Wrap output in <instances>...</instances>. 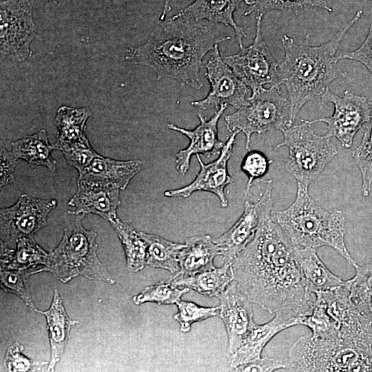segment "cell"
<instances>
[{"mask_svg":"<svg viewBox=\"0 0 372 372\" xmlns=\"http://www.w3.org/2000/svg\"><path fill=\"white\" fill-rule=\"evenodd\" d=\"M297 247L269 216L231 262L238 287L270 313L287 311L304 317L313 311L316 296L297 260Z\"/></svg>","mask_w":372,"mask_h":372,"instance_id":"6da1fadb","label":"cell"},{"mask_svg":"<svg viewBox=\"0 0 372 372\" xmlns=\"http://www.w3.org/2000/svg\"><path fill=\"white\" fill-rule=\"evenodd\" d=\"M230 37H217L200 23L171 19L152 32L143 45L126 50L128 62L145 65L157 80L172 79L183 85L203 87L200 70L205 56Z\"/></svg>","mask_w":372,"mask_h":372,"instance_id":"7a4b0ae2","label":"cell"},{"mask_svg":"<svg viewBox=\"0 0 372 372\" xmlns=\"http://www.w3.org/2000/svg\"><path fill=\"white\" fill-rule=\"evenodd\" d=\"M362 14V11L358 10L333 38L318 46L310 45L309 34L300 45L288 35L282 36L285 57L279 63L278 83L287 89L290 105L289 127L307 102L320 97L333 81L347 76L336 67V52L347 32Z\"/></svg>","mask_w":372,"mask_h":372,"instance_id":"3957f363","label":"cell"},{"mask_svg":"<svg viewBox=\"0 0 372 372\" xmlns=\"http://www.w3.org/2000/svg\"><path fill=\"white\" fill-rule=\"evenodd\" d=\"M287 360L288 371H372V316L350 309L337 336H302Z\"/></svg>","mask_w":372,"mask_h":372,"instance_id":"277c9868","label":"cell"},{"mask_svg":"<svg viewBox=\"0 0 372 372\" xmlns=\"http://www.w3.org/2000/svg\"><path fill=\"white\" fill-rule=\"evenodd\" d=\"M309 185L297 183L295 200L287 209L277 211L275 221L290 240L300 247H329L351 265L344 240L345 216L342 210L328 211L318 206L309 194Z\"/></svg>","mask_w":372,"mask_h":372,"instance_id":"5b68a950","label":"cell"},{"mask_svg":"<svg viewBox=\"0 0 372 372\" xmlns=\"http://www.w3.org/2000/svg\"><path fill=\"white\" fill-rule=\"evenodd\" d=\"M84 217L68 211L61 240L49 253L45 264L32 270L31 275L48 271L63 283L77 276L110 285L115 282L98 257L97 234L83 227Z\"/></svg>","mask_w":372,"mask_h":372,"instance_id":"8992f818","label":"cell"},{"mask_svg":"<svg viewBox=\"0 0 372 372\" xmlns=\"http://www.w3.org/2000/svg\"><path fill=\"white\" fill-rule=\"evenodd\" d=\"M282 85L275 83L262 87L251 96L242 107L225 116L226 127L230 134L242 132L245 136V148L251 150V136L268 131L281 130L289 127L290 105Z\"/></svg>","mask_w":372,"mask_h":372,"instance_id":"52a82bcc","label":"cell"},{"mask_svg":"<svg viewBox=\"0 0 372 372\" xmlns=\"http://www.w3.org/2000/svg\"><path fill=\"white\" fill-rule=\"evenodd\" d=\"M301 121L280 130L284 139L276 149L288 147L286 170L298 183L309 185L338 154V149L331 137L316 134L311 124Z\"/></svg>","mask_w":372,"mask_h":372,"instance_id":"ba28073f","label":"cell"},{"mask_svg":"<svg viewBox=\"0 0 372 372\" xmlns=\"http://www.w3.org/2000/svg\"><path fill=\"white\" fill-rule=\"evenodd\" d=\"M272 181L255 180L245 193L244 211L236 223L214 239L221 249L224 262H231L254 238L272 209Z\"/></svg>","mask_w":372,"mask_h":372,"instance_id":"9c48e42d","label":"cell"},{"mask_svg":"<svg viewBox=\"0 0 372 372\" xmlns=\"http://www.w3.org/2000/svg\"><path fill=\"white\" fill-rule=\"evenodd\" d=\"M262 16L256 17V34L252 44L240 48L238 53L223 55L224 61L236 76L251 91V94L267 84L278 83L279 63L270 52L261 31Z\"/></svg>","mask_w":372,"mask_h":372,"instance_id":"30bf717a","label":"cell"},{"mask_svg":"<svg viewBox=\"0 0 372 372\" xmlns=\"http://www.w3.org/2000/svg\"><path fill=\"white\" fill-rule=\"evenodd\" d=\"M321 104L332 103L334 112L329 117L305 120L309 124L324 122L327 124L326 135L335 137L344 148H350L355 134L364 123L369 122L372 102L363 96L356 95L348 90L342 96L332 92L328 87L320 96Z\"/></svg>","mask_w":372,"mask_h":372,"instance_id":"8fae6325","label":"cell"},{"mask_svg":"<svg viewBox=\"0 0 372 372\" xmlns=\"http://www.w3.org/2000/svg\"><path fill=\"white\" fill-rule=\"evenodd\" d=\"M37 28L28 0L1 2L0 51L2 59L22 62L30 56Z\"/></svg>","mask_w":372,"mask_h":372,"instance_id":"7c38bea8","label":"cell"},{"mask_svg":"<svg viewBox=\"0 0 372 372\" xmlns=\"http://www.w3.org/2000/svg\"><path fill=\"white\" fill-rule=\"evenodd\" d=\"M56 205L55 198L41 199L23 194L12 206L1 209V248L13 249L20 238L31 237L45 227L49 214Z\"/></svg>","mask_w":372,"mask_h":372,"instance_id":"4fadbf2b","label":"cell"},{"mask_svg":"<svg viewBox=\"0 0 372 372\" xmlns=\"http://www.w3.org/2000/svg\"><path fill=\"white\" fill-rule=\"evenodd\" d=\"M205 68V76L210 84L209 92L204 99L192 101V106L203 110H217L222 105H227L238 110L251 96V90L224 61L218 45L211 50Z\"/></svg>","mask_w":372,"mask_h":372,"instance_id":"5bb4252c","label":"cell"},{"mask_svg":"<svg viewBox=\"0 0 372 372\" xmlns=\"http://www.w3.org/2000/svg\"><path fill=\"white\" fill-rule=\"evenodd\" d=\"M238 134H230L216 160L205 164L200 155H196L200 168L193 181L185 187L167 190L164 195L167 197L187 198L195 192H209L218 198L222 207H227L229 203L225 189L233 182L228 172L227 163Z\"/></svg>","mask_w":372,"mask_h":372,"instance_id":"9a60e30c","label":"cell"},{"mask_svg":"<svg viewBox=\"0 0 372 372\" xmlns=\"http://www.w3.org/2000/svg\"><path fill=\"white\" fill-rule=\"evenodd\" d=\"M219 315L227 334L229 357L241 345L254 325L253 302L234 280L218 296Z\"/></svg>","mask_w":372,"mask_h":372,"instance_id":"2e32d148","label":"cell"},{"mask_svg":"<svg viewBox=\"0 0 372 372\" xmlns=\"http://www.w3.org/2000/svg\"><path fill=\"white\" fill-rule=\"evenodd\" d=\"M227 107L222 105L208 120L198 114L200 123L191 130L172 123L168 124V128L183 134L189 139L188 146L176 154V168L181 175L187 174L192 156L203 154L210 157L220 153L225 143L218 138V123Z\"/></svg>","mask_w":372,"mask_h":372,"instance_id":"e0dca14e","label":"cell"},{"mask_svg":"<svg viewBox=\"0 0 372 372\" xmlns=\"http://www.w3.org/2000/svg\"><path fill=\"white\" fill-rule=\"evenodd\" d=\"M304 317L287 311L275 313L274 317L262 324L256 323L240 347L228 358L231 369L261 358L266 344L277 333L290 327L301 324Z\"/></svg>","mask_w":372,"mask_h":372,"instance_id":"ac0fdd59","label":"cell"},{"mask_svg":"<svg viewBox=\"0 0 372 372\" xmlns=\"http://www.w3.org/2000/svg\"><path fill=\"white\" fill-rule=\"evenodd\" d=\"M120 189L78 180L76 192L68 202L71 213L85 216L94 214L110 223L118 218Z\"/></svg>","mask_w":372,"mask_h":372,"instance_id":"d6986e66","label":"cell"},{"mask_svg":"<svg viewBox=\"0 0 372 372\" xmlns=\"http://www.w3.org/2000/svg\"><path fill=\"white\" fill-rule=\"evenodd\" d=\"M141 167L138 160L118 161L99 154L79 174L78 180L124 190Z\"/></svg>","mask_w":372,"mask_h":372,"instance_id":"ffe728a7","label":"cell"},{"mask_svg":"<svg viewBox=\"0 0 372 372\" xmlns=\"http://www.w3.org/2000/svg\"><path fill=\"white\" fill-rule=\"evenodd\" d=\"M245 0H195L182 9L171 19H183L198 21L207 20L211 24L221 23L231 27L236 35L239 47L243 46L242 40L247 37L245 30L234 20V12Z\"/></svg>","mask_w":372,"mask_h":372,"instance_id":"44dd1931","label":"cell"},{"mask_svg":"<svg viewBox=\"0 0 372 372\" xmlns=\"http://www.w3.org/2000/svg\"><path fill=\"white\" fill-rule=\"evenodd\" d=\"M34 311L46 318L51 352L47 371H53L64 353L72 327L80 322L69 318L56 289L50 308L45 311L35 309Z\"/></svg>","mask_w":372,"mask_h":372,"instance_id":"7402d4cb","label":"cell"},{"mask_svg":"<svg viewBox=\"0 0 372 372\" xmlns=\"http://www.w3.org/2000/svg\"><path fill=\"white\" fill-rule=\"evenodd\" d=\"M219 255L220 247L209 235L190 237L180 251L179 270L176 276H189L213 269L214 260Z\"/></svg>","mask_w":372,"mask_h":372,"instance_id":"603a6c76","label":"cell"},{"mask_svg":"<svg viewBox=\"0 0 372 372\" xmlns=\"http://www.w3.org/2000/svg\"><path fill=\"white\" fill-rule=\"evenodd\" d=\"M234 280L231 262L218 268L189 276H174L169 282L174 286L187 287L203 296L218 297Z\"/></svg>","mask_w":372,"mask_h":372,"instance_id":"cb8c5ba5","label":"cell"},{"mask_svg":"<svg viewBox=\"0 0 372 372\" xmlns=\"http://www.w3.org/2000/svg\"><path fill=\"white\" fill-rule=\"evenodd\" d=\"M11 146L12 154L17 158L25 161L32 168L43 166L50 171H55L56 161L52 152L56 148L54 143H50L44 129L12 141Z\"/></svg>","mask_w":372,"mask_h":372,"instance_id":"d4e9b609","label":"cell"},{"mask_svg":"<svg viewBox=\"0 0 372 372\" xmlns=\"http://www.w3.org/2000/svg\"><path fill=\"white\" fill-rule=\"evenodd\" d=\"M87 107L61 106L56 111L54 123L57 128L56 149L89 141L85 134L86 123L91 116Z\"/></svg>","mask_w":372,"mask_h":372,"instance_id":"484cf974","label":"cell"},{"mask_svg":"<svg viewBox=\"0 0 372 372\" xmlns=\"http://www.w3.org/2000/svg\"><path fill=\"white\" fill-rule=\"evenodd\" d=\"M296 255L311 292L330 290L344 283V280L333 273L322 262L316 249L298 246Z\"/></svg>","mask_w":372,"mask_h":372,"instance_id":"4316f807","label":"cell"},{"mask_svg":"<svg viewBox=\"0 0 372 372\" xmlns=\"http://www.w3.org/2000/svg\"><path fill=\"white\" fill-rule=\"evenodd\" d=\"M48 254L31 237L21 238L15 248H1V269L33 270L37 265L45 264Z\"/></svg>","mask_w":372,"mask_h":372,"instance_id":"83f0119b","label":"cell"},{"mask_svg":"<svg viewBox=\"0 0 372 372\" xmlns=\"http://www.w3.org/2000/svg\"><path fill=\"white\" fill-rule=\"evenodd\" d=\"M139 231L147 243L146 265L171 273L179 270L178 256L185 244L174 242L157 235Z\"/></svg>","mask_w":372,"mask_h":372,"instance_id":"f1b7e54d","label":"cell"},{"mask_svg":"<svg viewBox=\"0 0 372 372\" xmlns=\"http://www.w3.org/2000/svg\"><path fill=\"white\" fill-rule=\"evenodd\" d=\"M110 223L123 247L127 269L132 272L142 270L146 265L147 243L139 231L119 218Z\"/></svg>","mask_w":372,"mask_h":372,"instance_id":"f546056e","label":"cell"},{"mask_svg":"<svg viewBox=\"0 0 372 372\" xmlns=\"http://www.w3.org/2000/svg\"><path fill=\"white\" fill-rule=\"evenodd\" d=\"M353 278L347 280L351 307L356 311L372 316V261L364 265L355 262Z\"/></svg>","mask_w":372,"mask_h":372,"instance_id":"4dcf8cb0","label":"cell"},{"mask_svg":"<svg viewBox=\"0 0 372 372\" xmlns=\"http://www.w3.org/2000/svg\"><path fill=\"white\" fill-rule=\"evenodd\" d=\"M249 5L244 15L264 16L272 10L296 12L310 8H320L332 12V8L324 0H245Z\"/></svg>","mask_w":372,"mask_h":372,"instance_id":"1f68e13d","label":"cell"},{"mask_svg":"<svg viewBox=\"0 0 372 372\" xmlns=\"http://www.w3.org/2000/svg\"><path fill=\"white\" fill-rule=\"evenodd\" d=\"M367 123L360 145L352 153L361 174L362 192L364 197L369 196L372 186V110Z\"/></svg>","mask_w":372,"mask_h":372,"instance_id":"d6a6232c","label":"cell"},{"mask_svg":"<svg viewBox=\"0 0 372 372\" xmlns=\"http://www.w3.org/2000/svg\"><path fill=\"white\" fill-rule=\"evenodd\" d=\"M189 289L187 287L178 289L169 281H160L154 285L145 287L141 293L132 298V300L136 305L145 302L172 304L180 300L185 293L189 291Z\"/></svg>","mask_w":372,"mask_h":372,"instance_id":"836d02e7","label":"cell"},{"mask_svg":"<svg viewBox=\"0 0 372 372\" xmlns=\"http://www.w3.org/2000/svg\"><path fill=\"white\" fill-rule=\"evenodd\" d=\"M31 271L32 269H1V287L3 291L21 298L31 310L34 311L36 308L33 304L28 284V278L31 275Z\"/></svg>","mask_w":372,"mask_h":372,"instance_id":"e575fe53","label":"cell"},{"mask_svg":"<svg viewBox=\"0 0 372 372\" xmlns=\"http://www.w3.org/2000/svg\"><path fill=\"white\" fill-rule=\"evenodd\" d=\"M176 304L178 312L174 314V318L179 323L180 329L183 333L189 332L192 324L215 316L219 311V306L205 307L193 302L181 300Z\"/></svg>","mask_w":372,"mask_h":372,"instance_id":"d590c367","label":"cell"},{"mask_svg":"<svg viewBox=\"0 0 372 372\" xmlns=\"http://www.w3.org/2000/svg\"><path fill=\"white\" fill-rule=\"evenodd\" d=\"M67 163L76 168L79 174L83 171L99 154L92 147L90 141L76 143L61 147Z\"/></svg>","mask_w":372,"mask_h":372,"instance_id":"8d00e7d4","label":"cell"},{"mask_svg":"<svg viewBox=\"0 0 372 372\" xmlns=\"http://www.w3.org/2000/svg\"><path fill=\"white\" fill-rule=\"evenodd\" d=\"M271 161L262 152L249 151L241 163V170L248 177L249 187L256 179L261 178L268 171Z\"/></svg>","mask_w":372,"mask_h":372,"instance_id":"74e56055","label":"cell"},{"mask_svg":"<svg viewBox=\"0 0 372 372\" xmlns=\"http://www.w3.org/2000/svg\"><path fill=\"white\" fill-rule=\"evenodd\" d=\"M23 347L18 342L10 346L6 353L3 364L8 371H30L40 369L41 364L35 363L23 353Z\"/></svg>","mask_w":372,"mask_h":372,"instance_id":"f35d334b","label":"cell"},{"mask_svg":"<svg viewBox=\"0 0 372 372\" xmlns=\"http://www.w3.org/2000/svg\"><path fill=\"white\" fill-rule=\"evenodd\" d=\"M342 59H350L360 62L372 74V22L368 34L362 45L353 51L344 52L337 56L338 61Z\"/></svg>","mask_w":372,"mask_h":372,"instance_id":"ab89813d","label":"cell"},{"mask_svg":"<svg viewBox=\"0 0 372 372\" xmlns=\"http://www.w3.org/2000/svg\"><path fill=\"white\" fill-rule=\"evenodd\" d=\"M288 362L287 358H260L251 362L244 364L234 368V371H273L275 370L288 368Z\"/></svg>","mask_w":372,"mask_h":372,"instance_id":"60d3db41","label":"cell"},{"mask_svg":"<svg viewBox=\"0 0 372 372\" xmlns=\"http://www.w3.org/2000/svg\"><path fill=\"white\" fill-rule=\"evenodd\" d=\"M17 158L11 152L6 149L2 142L0 150V187L1 188L14 182V171Z\"/></svg>","mask_w":372,"mask_h":372,"instance_id":"b9f144b4","label":"cell"},{"mask_svg":"<svg viewBox=\"0 0 372 372\" xmlns=\"http://www.w3.org/2000/svg\"><path fill=\"white\" fill-rule=\"evenodd\" d=\"M170 1L171 0H165L164 1L163 11L159 18V20L161 22H163L165 20L167 14L170 12L172 9L171 6H170Z\"/></svg>","mask_w":372,"mask_h":372,"instance_id":"7bdbcfd3","label":"cell"}]
</instances>
